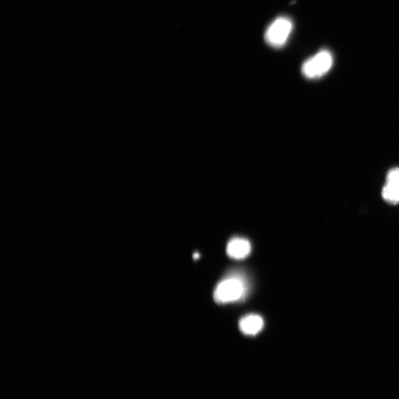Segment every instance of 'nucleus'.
Here are the masks:
<instances>
[{"label":"nucleus","mask_w":399,"mask_h":399,"mask_svg":"<svg viewBox=\"0 0 399 399\" xmlns=\"http://www.w3.org/2000/svg\"><path fill=\"white\" fill-rule=\"evenodd\" d=\"M333 64L334 57L331 52L328 50H321L303 63L302 73L308 79H319L331 70Z\"/></svg>","instance_id":"nucleus-1"},{"label":"nucleus","mask_w":399,"mask_h":399,"mask_svg":"<svg viewBox=\"0 0 399 399\" xmlns=\"http://www.w3.org/2000/svg\"><path fill=\"white\" fill-rule=\"evenodd\" d=\"M293 23L287 17H279L267 28L266 42L271 47H281L287 43L293 30Z\"/></svg>","instance_id":"nucleus-2"},{"label":"nucleus","mask_w":399,"mask_h":399,"mask_svg":"<svg viewBox=\"0 0 399 399\" xmlns=\"http://www.w3.org/2000/svg\"><path fill=\"white\" fill-rule=\"evenodd\" d=\"M245 286L237 279H227L220 284L215 291V300L218 303L238 300L244 294Z\"/></svg>","instance_id":"nucleus-3"},{"label":"nucleus","mask_w":399,"mask_h":399,"mask_svg":"<svg viewBox=\"0 0 399 399\" xmlns=\"http://www.w3.org/2000/svg\"><path fill=\"white\" fill-rule=\"evenodd\" d=\"M381 196L390 204L399 203V168L388 172Z\"/></svg>","instance_id":"nucleus-4"},{"label":"nucleus","mask_w":399,"mask_h":399,"mask_svg":"<svg viewBox=\"0 0 399 399\" xmlns=\"http://www.w3.org/2000/svg\"><path fill=\"white\" fill-rule=\"evenodd\" d=\"M251 249L249 240L242 238H234L229 242L227 254L232 258L242 259L249 256Z\"/></svg>","instance_id":"nucleus-5"},{"label":"nucleus","mask_w":399,"mask_h":399,"mask_svg":"<svg viewBox=\"0 0 399 399\" xmlns=\"http://www.w3.org/2000/svg\"><path fill=\"white\" fill-rule=\"evenodd\" d=\"M264 322L262 317L259 315H248L240 321V331L246 335H256L262 331Z\"/></svg>","instance_id":"nucleus-6"},{"label":"nucleus","mask_w":399,"mask_h":399,"mask_svg":"<svg viewBox=\"0 0 399 399\" xmlns=\"http://www.w3.org/2000/svg\"><path fill=\"white\" fill-rule=\"evenodd\" d=\"M198 254H196L195 257L198 258L199 257Z\"/></svg>","instance_id":"nucleus-7"}]
</instances>
